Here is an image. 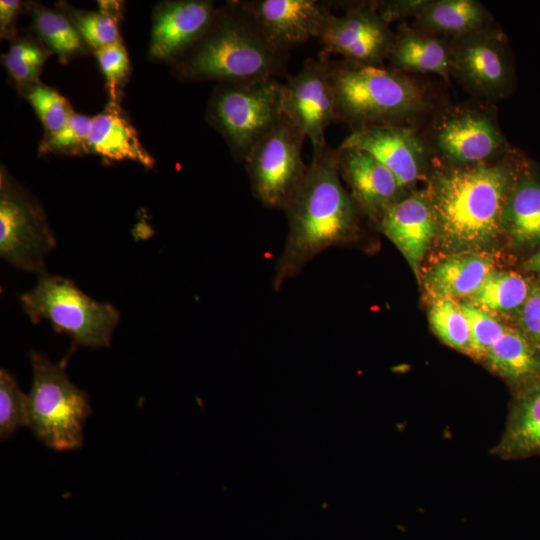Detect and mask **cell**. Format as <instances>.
Returning a JSON list of instances; mask_svg holds the SVG:
<instances>
[{
  "instance_id": "cell-1",
  "label": "cell",
  "mask_w": 540,
  "mask_h": 540,
  "mask_svg": "<svg viewBox=\"0 0 540 540\" xmlns=\"http://www.w3.org/2000/svg\"><path fill=\"white\" fill-rule=\"evenodd\" d=\"M447 164L434 171L426 191L436 222V236L445 248L481 251L502 234V218L510 191L525 162Z\"/></svg>"
},
{
  "instance_id": "cell-2",
  "label": "cell",
  "mask_w": 540,
  "mask_h": 540,
  "mask_svg": "<svg viewBox=\"0 0 540 540\" xmlns=\"http://www.w3.org/2000/svg\"><path fill=\"white\" fill-rule=\"evenodd\" d=\"M283 210L288 234L273 276L276 292L322 251L356 237L361 211L341 183L338 149L327 145L312 157L302 183Z\"/></svg>"
},
{
  "instance_id": "cell-3",
  "label": "cell",
  "mask_w": 540,
  "mask_h": 540,
  "mask_svg": "<svg viewBox=\"0 0 540 540\" xmlns=\"http://www.w3.org/2000/svg\"><path fill=\"white\" fill-rule=\"evenodd\" d=\"M286 60L238 0L218 8L206 34L178 59L177 70L187 79L243 82L277 78Z\"/></svg>"
},
{
  "instance_id": "cell-4",
  "label": "cell",
  "mask_w": 540,
  "mask_h": 540,
  "mask_svg": "<svg viewBox=\"0 0 540 540\" xmlns=\"http://www.w3.org/2000/svg\"><path fill=\"white\" fill-rule=\"evenodd\" d=\"M339 122L353 130L400 125L426 106L421 87L404 73L345 60L327 61Z\"/></svg>"
},
{
  "instance_id": "cell-5",
  "label": "cell",
  "mask_w": 540,
  "mask_h": 540,
  "mask_svg": "<svg viewBox=\"0 0 540 540\" xmlns=\"http://www.w3.org/2000/svg\"><path fill=\"white\" fill-rule=\"evenodd\" d=\"M20 301L33 323L49 321L77 346H109L120 319L111 304L90 298L71 280L46 271L38 274L35 287L23 293Z\"/></svg>"
},
{
  "instance_id": "cell-6",
  "label": "cell",
  "mask_w": 540,
  "mask_h": 540,
  "mask_svg": "<svg viewBox=\"0 0 540 540\" xmlns=\"http://www.w3.org/2000/svg\"><path fill=\"white\" fill-rule=\"evenodd\" d=\"M282 88L277 78L219 83L214 88L206 120L224 138L236 160L244 162L280 120Z\"/></svg>"
},
{
  "instance_id": "cell-7",
  "label": "cell",
  "mask_w": 540,
  "mask_h": 540,
  "mask_svg": "<svg viewBox=\"0 0 540 540\" xmlns=\"http://www.w3.org/2000/svg\"><path fill=\"white\" fill-rule=\"evenodd\" d=\"M33 382L28 395L29 426L48 447H81L83 426L91 413L87 394L68 378L64 365L30 352Z\"/></svg>"
},
{
  "instance_id": "cell-8",
  "label": "cell",
  "mask_w": 540,
  "mask_h": 540,
  "mask_svg": "<svg viewBox=\"0 0 540 540\" xmlns=\"http://www.w3.org/2000/svg\"><path fill=\"white\" fill-rule=\"evenodd\" d=\"M305 135L282 114L244 160L253 196L270 208L284 209L308 166L302 156Z\"/></svg>"
},
{
  "instance_id": "cell-9",
  "label": "cell",
  "mask_w": 540,
  "mask_h": 540,
  "mask_svg": "<svg viewBox=\"0 0 540 540\" xmlns=\"http://www.w3.org/2000/svg\"><path fill=\"white\" fill-rule=\"evenodd\" d=\"M55 236L42 207L6 171L0 176V255L20 270L40 274Z\"/></svg>"
},
{
  "instance_id": "cell-10",
  "label": "cell",
  "mask_w": 540,
  "mask_h": 540,
  "mask_svg": "<svg viewBox=\"0 0 540 540\" xmlns=\"http://www.w3.org/2000/svg\"><path fill=\"white\" fill-rule=\"evenodd\" d=\"M393 38L389 24L370 2L349 3L342 16H328L319 37L317 58L328 61L332 55H340L348 62L381 67Z\"/></svg>"
},
{
  "instance_id": "cell-11",
  "label": "cell",
  "mask_w": 540,
  "mask_h": 540,
  "mask_svg": "<svg viewBox=\"0 0 540 540\" xmlns=\"http://www.w3.org/2000/svg\"><path fill=\"white\" fill-rule=\"evenodd\" d=\"M282 114L310 140L313 157L319 156L327 146V128L339 122L327 61L307 58L283 83Z\"/></svg>"
},
{
  "instance_id": "cell-12",
  "label": "cell",
  "mask_w": 540,
  "mask_h": 540,
  "mask_svg": "<svg viewBox=\"0 0 540 540\" xmlns=\"http://www.w3.org/2000/svg\"><path fill=\"white\" fill-rule=\"evenodd\" d=\"M450 72L472 91L501 98L511 89L513 67L504 35L488 27L449 43Z\"/></svg>"
},
{
  "instance_id": "cell-13",
  "label": "cell",
  "mask_w": 540,
  "mask_h": 540,
  "mask_svg": "<svg viewBox=\"0 0 540 540\" xmlns=\"http://www.w3.org/2000/svg\"><path fill=\"white\" fill-rule=\"evenodd\" d=\"M271 46L282 54L319 39L328 16V1L239 0Z\"/></svg>"
},
{
  "instance_id": "cell-14",
  "label": "cell",
  "mask_w": 540,
  "mask_h": 540,
  "mask_svg": "<svg viewBox=\"0 0 540 540\" xmlns=\"http://www.w3.org/2000/svg\"><path fill=\"white\" fill-rule=\"evenodd\" d=\"M339 148L368 152L388 168L405 189L421 178L426 167L427 151L423 141L412 128L402 124L353 130Z\"/></svg>"
},
{
  "instance_id": "cell-15",
  "label": "cell",
  "mask_w": 540,
  "mask_h": 540,
  "mask_svg": "<svg viewBox=\"0 0 540 540\" xmlns=\"http://www.w3.org/2000/svg\"><path fill=\"white\" fill-rule=\"evenodd\" d=\"M217 11L209 0H176L157 5L153 12L150 58L182 57L206 34Z\"/></svg>"
},
{
  "instance_id": "cell-16",
  "label": "cell",
  "mask_w": 540,
  "mask_h": 540,
  "mask_svg": "<svg viewBox=\"0 0 540 540\" xmlns=\"http://www.w3.org/2000/svg\"><path fill=\"white\" fill-rule=\"evenodd\" d=\"M435 144L442 157L454 165L488 162L506 150V141L494 120L486 113L469 109L442 119Z\"/></svg>"
},
{
  "instance_id": "cell-17",
  "label": "cell",
  "mask_w": 540,
  "mask_h": 540,
  "mask_svg": "<svg viewBox=\"0 0 540 540\" xmlns=\"http://www.w3.org/2000/svg\"><path fill=\"white\" fill-rule=\"evenodd\" d=\"M338 165L360 211L375 223L387 207L406 195L394 174L366 151L338 148Z\"/></svg>"
},
{
  "instance_id": "cell-18",
  "label": "cell",
  "mask_w": 540,
  "mask_h": 540,
  "mask_svg": "<svg viewBox=\"0 0 540 540\" xmlns=\"http://www.w3.org/2000/svg\"><path fill=\"white\" fill-rule=\"evenodd\" d=\"M377 225L418 278L421 261L436 236L435 217L426 191L411 192L391 204Z\"/></svg>"
},
{
  "instance_id": "cell-19",
  "label": "cell",
  "mask_w": 540,
  "mask_h": 540,
  "mask_svg": "<svg viewBox=\"0 0 540 540\" xmlns=\"http://www.w3.org/2000/svg\"><path fill=\"white\" fill-rule=\"evenodd\" d=\"M491 453L503 460L540 456V380L514 392L504 431Z\"/></svg>"
},
{
  "instance_id": "cell-20",
  "label": "cell",
  "mask_w": 540,
  "mask_h": 540,
  "mask_svg": "<svg viewBox=\"0 0 540 540\" xmlns=\"http://www.w3.org/2000/svg\"><path fill=\"white\" fill-rule=\"evenodd\" d=\"M494 265V257L486 252H456L429 270L424 287L431 299H467L494 270Z\"/></svg>"
},
{
  "instance_id": "cell-21",
  "label": "cell",
  "mask_w": 540,
  "mask_h": 540,
  "mask_svg": "<svg viewBox=\"0 0 540 540\" xmlns=\"http://www.w3.org/2000/svg\"><path fill=\"white\" fill-rule=\"evenodd\" d=\"M90 152L107 162L132 160L150 168L155 160L139 141L137 131L116 102L92 118L89 134Z\"/></svg>"
},
{
  "instance_id": "cell-22",
  "label": "cell",
  "mask_w": 540,
  "mask_h": 540,
  "mask_svg": "<svg viewBox=\"0 0 540 540\" xmlns=\"http://www.w3.org/2000/svg\"><path fill=\"white\" fill-rule=\"evenodd\" d=\"M503 233L519 246L540 242V173L526 162L505 205Z\"/></svg>"
},
{
  "instance_id": "cell-23",
  "label": "cell",
  "mask_w": 540,
  "mask_h": 540,
  "mask_svg": "<svg viewBox=\"0 0 540 540\" xmlns=\"http://www.w3.org/2000/svg\"><path fill=\"white\" fill-rule=\"evenodd\" d=\"M393 70L405 72H432L449 79V43L406 25L400 26L387 56Z\"/></svg>"
},
{
  "instance_id": "cell-24",
  "label": "cell",
  "mask_w": 540,
  "mask_h": 540,
  "mask_svg": "<svg viewBox=\"0 0 540 540\" xmlns=\"http://www.w3.org/2000/svg\"><path fill=\"white\" fill-rule=\"evenodd\" d=\"M482 362L514 392L540 380V353L518 328L506 327Z\"/></svg>"
},
{
  "instance_id": "cell-25",
  "label": "cell",
  "mask_w": 540,
  "mask_h": 540,
  "mask_svg": "<svg viewBox=\"0 0 540 540\" xmlns=\"http://www.w3.org/2000/svg\"><path fill=\"white\" fill-rule=\"evenodd\" d=\"M418 30L458 38L487 27L488 13L474 0L427 1L416 16Z\"/></svg>"
},
{
  "instance_id": "cell-26",
  "label": "cell",
  "mask_w": 540,
  "mask_h": 540,
  "mask_svg": "<svg viewBox=\"0 0 540 540\" xmlns=\"http://www.w3.org/2000/svg\"><path fill=\"white\" fill-rule=\"evenodd\" d=\"M531 284L519 273L494 269L466 300L493 314L515 317L530 292Z\"/></svg>"
},
{
  "instance_id": "cell-27",
  "label": "cell",
  "mask_w": 540,
  "mask_h": 540,
  "mask_svg": "<svg viewBox=\"0 0 540 540\" xmlns=\"http://www.w3.org/2000/svg\"><path fill=\"white\" fill-rule=\"evenodd\" d=\"M33 23L39 37L58 55L61 62H67L85 51V42L80 33L63 13L35 5Z\"/></svg>"
},
{
  "instance_id": "cell-28",
  "label": "cell",
  "mask_w": 540,
  "mask_h": 540,
  "mask_svg": "<svg viewBox=\"0 0 540 540\" xmlns=\"http://www.w3.org/2000/svg\"><path fill=\"white\" fill-rule=\"evenodd\" d=\"M429 322L435 335L449 347L470 356V334L460 303L454 299H431Z\"/></svg>"
},
{
  "instance_id": "cell-29",
  "label": "cell",
  "mask_w": 540,
  "mask_h": 540,
  "mask_svg": "<svg viewBox=\"0 0 540 540\" xmlns=\"http://www.w3.org/2000/svg\"><path fill=\"white\" fill-rule=\"evenodd\" d=\"M101 10L83 12L71 10L74 23L86 45L96 50L121 41L118 12L119 4L115 1H100Z\"/></svg>"
},
{
  "instance_id": "cell-30",
  "label": "cell",
  "mask_w": 540,
  "mask_h": 540,
  "mask_svg": "<svg viewBox=\"0 0 540 540\" xmlns=\"http://www.w3.org/2000/svg\"><path fill=\"white\" fill-rule=\"evenodd\" d=\"M467 319L470 334V357L483 361L491 347L503 335L504 326L495 314L466 300L460 303Z\"/></svg>"
},
{
  "instance_id": "cell-31",
  "label": "cell",
  "mask_w": 540,
  "mask_h": 540,
  "mask_svg": "<svg viewBox=\"0 0 540 540\" xmlns=\"http://www.w3.org/2000/svg\"><path fill=\"white\" fill-rule=\"evenodd\" d=\"M49 51L34 40L14 42L4 56L5 67L20 86L38 84V78Z\"/></svg>"
},
{
  "instance_id": "cell-32",
  "label": "cell",
  "mask_w": 540,
  "mask_h": 540,
  "mask_svg": "<svg viewBox=\"0 0 540 540\" xmlns=\"http://www.w3.org/2000/svg\"><path fill=\"white\" fill-rule=\"evenodd\" d=\"M92 118L73 113L56 133L44 137L39 151L42 154L84 155L90 153L89 134Z\"/></svg>"
},
{
  "instance_id": "cell-33",
  "label": "cell",
  "mask_w": 540,
  "mask_h": 540,
  "mask_svg": "<svg viewBox=\"0 0 540 540\" xmlns=\"http://www.w3.org/2000/svg\"><path fill=\"white\" fill-rule=\"evenodd\" d=\"M29 426L28 395L19 388L14 377L0 371V436L7 439L21 427Z\"/></svg>"
},
{
  "instance_id": "cell-34",
  "label": "cell",
  "mask_w": 540,
  "mask_h": 540,
  "mask_svg": "<svg viewBox=\"0 0 540 540\" xmlns=\"http://www.w3.org/2000/svg\"><path fill=\"white\" fill-rule=\"evenodd\" d=\"M27 99L45 128V137L59 131L74 113L58 91L39 83L30 86Z\"/></svg>"
},
{
  "instance_id": "cell-35",
  "label": "cell",
  "mask_w": 540,
  "mask_h": 540,
  "mask_svg": "<svg viewBox=\"0 0 540 540\" xmlns=\"http://www.w3.org/2000/svg\"><path fill=\"white\" fill-rule=\"evenodd\" d=\"M95 53L106 80L110 100L116 102L119 88L130 69L127 50L122 41H118L96 50Z\"/></svg>"
},
{
  "instance_id": "cell-36",
  "label": "cell",
  "mask_w": 540,
  "mask_h": 540,
  "mask_svg": "<svg viewBox=\"0 0 540 540\" xmlns=\"http://www.w3.org/2000/svg\"><path fill=\"white\" fill-rule=\"evenodd\" d=\"M515 318L517 328L540 353V280L532 282L530 292Z\"/></svg>"
},
{
  "instance_id": "cell-37",
  "label": "cell",
  "mask_w": 540,
  "mask_h": 540,
  "mask_svg": "<svg viewBox=\"0 0 540 540\" xmlns=\"http://www.w3.org/2000/svg\"><path fill=\"white\" fill-rule=\"evenodd\" d=\"M425 0H389L370 2L372 8L390 24L410 16H417L426 5Z\"/></svg>"
},
{
  "instance_id": "cell-38",
  "label": "cell",
  "mask_w": 540,
  "mask_h": 540,
  "mask_svg": "<svg viewBox=\"0 0 540 540\" xmlns=\"http://www.w3.org/2000/svg\"><path fill=\"white\" fill-rule=\"evenodd\" d=\"M21 2L18 0L0 1V31L1 37H11L14 32L15 20L20 8Z\"/></svg>"
},
{
  "instance_id": "cell-39",
  "label": "cell",
  "mask_w": 540,
  "mask_h": 540,
  "mask_svg": "<svg viewBox=\"0 0 540 540\" xmlns=\"http://www.w3.org/2000/svg\"><path fill=\"white\" fill-rule=\"evenodd\" d=\"M523 268L540 274V250L524 261Z\"/></svg>"
}]
</instances>
